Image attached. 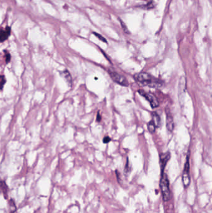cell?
Instances as JSON below:
<instances>
[{
  "label": "cell",
  "instance_id": "1",
  "mask_svg": "<svg viewBox=\"0 0 212 213\" xmlns=\"http://www.w3.org/2000/svg\"><path fill=\"white\" fill-rule=\"evenodd\" d=\"M134 79L143 85L152 88H159L163 85L162 81L146 72H140L134 75Z\"/></svg>",
  "mask_w": 212,
  "mask_h": 213
},
{
  "label": "cell",
  "instance_id": "2",
  "mask_svg": "<svg viewBox=\"0 0 212 213\" xmlns=\"http://www.w3.org/2000/svg\"><path fill=\"white\" fill-rule=\"evenodd\" d=\"M160 187L161 189L163 199L164 201L169 200L171 197V191L169 188V181L165 173H163L160 181Z\"/></svg>",
  "mask_w": 212,
  "mask_h": 213
},
{
  "label": "cell",
  "instance_id": "3",
  "mask_svg": "<svg viewBox=\"0 0 212 213\" xmlns=\"http://www.w3.org/2000/svg\"><path fill=\"white\" fill-rule=\"evenodd\" d=\"M138 93L140 95H141L143 97H144L146 100H148L149 102V104L152 108H156L159 107V103L156 98V95L154 94H153L150 92H146L143 90H139Z\"/></svg>",
  "mask_w": 212,
  "mask_h": 213
},
{
  "label": "cell",
  "instance_id": "4",
  "mask_svg": "<svg viewBox=\"0 0 212 213\" xmlns=\"http://www.w3.org/2000/svg\"><path fill=\"white\" fill-rule=\"evenodd\" d=\"M109 76H110L112 79L116 83L118 84L119 85L125 86V87L128 86V85H129L128 81L125 76H123L120 74L119 73H117L116 72L113 71H109Z\"/></svg>",
  "mask_w": 212,
  "mask_h": 213
},
{
  "label": "cell",
  "instance_id": "5",
  "mask_svg": "<svg viewBox=\"0 0 212 213\" xmlns=\"http://www.w3.org/2000/svg\"><path fill=\"white\" fill-rule=\"evenodd\" d=\"M186 89V80L184 76H182L179 82V89H178V96L180 104L184 102Z\"/></svg>",
  "mask_w": 212,
  "mask_h": 213
},
{
  "label": "cell",
  "instance_id": "6",
  "mask_svg": "<svg viewBox=\"0 0 212 213\" xmlns=\"http://www.w3.org/2000/svg\"><path fill=\"white\" fill-rule=\"evenodd\" d=\"M182 182L184 186L187 187L189 186L191 183V177H190V164H189V157H187L186 162L185 163L184 170L182 173Z\"/></svg>",
  "mask_w": 212,
  "mask_h": 213
},
{
  "label": "cell",
  "instance_id": "7",
  "mask_svg": "<svg viewBox=\"0 0 212 213\" xmlns=\"http://www.w3.org/2000/svg\"><path fill=\"white\" fill-rule=\"evenodd\" d=\"M166 114V126L167 130L169 131H172L174 128V123L172 115L171 114V111L169 108L165 109Z\"/></svg>",
  "mask_w": 212,
  "mask_h": 213
},
{
  "label": "cell",
  "instance_id": "8",
  "mask_svg": "<svg viewBox=\"0 0 212 213\" xmlns=\"http://www.w3.org/2000/svg\"><path fill=\"white\" fill-rule=\"evenodd\" d=\"M171 158V154L169 152H166L164 153H163L160 157V166H161V169L162 171H164V169L166 166V164L167 163V161H169V160Z\"/></svg>",
  "mask_w": 212,
  "mask_h": 213
},
{
  "label": "cell",
  "instance_id": "9",
  "mask_svg": "<svg viewBox=\"0 0 212 213\" xmlns=\"http://www.w3.org/2000/svg\"><path fill=\"white\" fill-rule=\"evenodd\" d=\"M0 194H2L5 199L8 197V187L4 181L0 180Z\"/></svg>",
  "mask_w": 212,
  "mask_h": 213
},
{
  "label": "cell",
  "instance_id": "10",
  "mask_svg": "<svg viewBox=\"0 0 212 213\" xmlns=\"http://www.w3.org/2000/svg\"><path fill=\"white\" fill-rule=\"evenodd\" d=\"M10 32H11L10 28L8 27L6 29H5L4 30L1 29V30H0V41L3 42L6 39H8L10 34Z\"/></svg>",
  "mask_w": 212,
  "mask_h": 213
},
{
  "label": "cell",
  "instance_id": "11",
  "mask_svg": "<svg viewBox=\"0 0 212 213\" xmlns=\"http://www.w3.org/2000/svg\"><path fill=\"white\" fill-rule=\"evenodd\" d=\"M61 74L63 77H64L65 80H66V82H67L69 86L71 87L72 84V79L71 75L69 73V72L67 70H65V71L62 72L61 73Z\"/></svg>",
  "mask_w": 212,
  "mask_h": 213
},
{
  "label": "cell",
  "instance_id": "12",
  "mask_svg": "<svg viewBox=\"0 0 212 213\" xmlns=\"http://www.w3.org/2000/svg\"><path fill=\"white\" fill-rule=\"evenodd\" d=\"M152 121L154 122L155 125L156 127H160V125H161V120H160V118L159 115H158L157 113H156V112H154L152 113Z\"/></svg>",
  "mask_w": 212,
  "mask_h": 213
},
{
  "label": "cell",
  "instance_id": "13",
  "mask_svg": "<svg viewBox=\"0 0 212 213\" xmlns=\"http://www.w3.org/2000/svg\"><path fill=\"white\" fill-rule=\"evenodd\" d=\"M8 208L10 213H14L16 211V206L14 200H10L8 203Z\"/></svg>",
  "mask_w": 212,
  "mask_h": 213
},
{
  "label": "cell",
  "instance_id": "14",
  "mask_svg": "<svg viewBox=\"0 0 212 213\" xmlns=\"http://www.w3.org/2000/svg\"><path fill=\"white\" fill-rule=\"evenodd\" d=\"M156 127L155 125L154 122H153L152 120H151L148 123V130L150 133H151V134L154 133L156 130Z\"/></svg>",
  "mask_w": 212,
  "mask_h": 213
},
{
  "label": "cell",
  "instance_id": "15",
  "mask_svg": "<svg viewBox=\"0 0 212 213\" xmlns=\"http://www.w3.org/2000/svg\"><path fill=\"white\" fill-rule=\"evenodd\" d=\"M6 83V79L4 76H0V91L3 89V88Z\"/></svg>",
  "mask_w": 212,
  "mask_h": 213
},
{
  "label": "cell",
  "instance_id": "16",
  "mask_svg": "<svg viewBox=\"0 0 212 213\" xmlns=\"http://www.w3.org/2000/svg\"><path fill=\"white\" fill-rule=\"evenodd\" d=\"M94 34L95 35V36H97V37L100 41H103V42H106V41L105 38H104L103 37V36H101L100 34H98V33H94Z\"/></svg>",
  "mask_w": 212,
  "mask_h": 213
},
{
  "label": "cell",
  "instance_id": "17",
  "mask_svg": "<svg viewBox=\"0 0 212 213\" xmlns=\"http://www.w3.org/2000/svg\"><path fill=\"white\" fill-rule=\"evenodd\" d=\"M110 141H111V138H109V137H108V136H106L105 137H104V138L103 140V142L104 143H108Z\"/></svg>",
  "mask_w": 212,
  "mask_h": 213
},
{
  "label": "cell",
  "instance_id": "18",
  "mask_svg": "<svg viewBox=\"0 0 212 213\" xmlns=\"http://www.w3.org/2000/svg\"><path fill=\"white\" fill-rule=\"evenodd\" d=\"M11 59V56L10 54H7L6 56V63H8Z\"/></svg>",
  "mask_w": 212,
  "mask_h": 213
},
{
  "label": "cell",
  "instance_id": "19",
  "mask_svg": "<svg viewBox=\"0 0 212 213\" xmlns=\"http://www.w3.org/2000/svg\"><path fill=\"white\" fill-rule=\"evenodd\" d=\"M101 120V116H100V113L98 112V114H97V122H100Z\"/></svg>",
  "mask_w": 212,
  "mask_h": 213
}]
</instances>
